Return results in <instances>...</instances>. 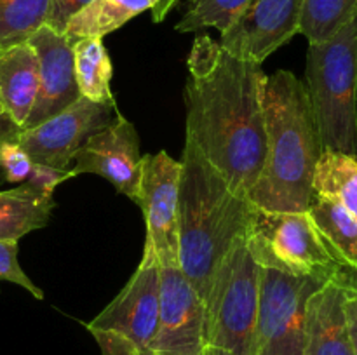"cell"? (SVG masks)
Segmentation results:
<instances>
[{
	"label": "cell",
	"mask_w": 357,
	"mask_h": 355,
	"mask_svg": "<svg viewBox=\"0 0 357 355\" xmlns=\"http://www.w3.org/2000/svg\"><path fill=\"white\" fill-rule=\"evenodd\" d=\"M187 139L241 197L250 195L265 162L261 65L199 35L187 58Z\"/></svg>",
	"instance_id": "1"
},
{
	"label": "cell",
	"mask_w": 357,
	"mask_h": 355,
	"mask_svg": "<svg viewBox=\"0 0 357 355\" xmlns=\"http://www.w3.org/2000/svg\"><path fill=\"white\" fill-rule=\"evenodd\" d=\"M264 113L265 162L248 200L265 211H307L323 146L305 84L288 70L267 75Z\"/></svg>",
	"instance_id": "2"
},
{
	"label": "cell",
	"mask_w": 357,
	"mask_h": 355,
	"mask_svg": "<svg viewBox=\"0 0 357 355\" xmlns=\"http://www.w3.org/2000/svg\"><path fill=\"white\" fill-rule=\"evenodd\" d=\"M180 164V268L206 303L220 265L234 244L246 235L255 205L237 195L188 139Z\"/></svg>",
	"instance_id": "3"
},
{
	"label": "cell",
	"mask_w": 357,
	"mask_h": 355,
	"mask_svg": "<svg viewBox=\"0 0 357 355\" xmlns=\"http://www.w3.org/2000/svg\"><path fill=\"white\" fill-rule=\"evenodd\" d=\"M303 84L323 150L357 157V14L328 40L309 42Z\"/></svg>",
	"instance_id": "4"
},
{
	"label": "cell",
	"mask_w": 357,
	"mask_h": 355,
	"mask_svg": "<svg viewBox=\"0 0 357 355\" xmlns=\"http://www.w3.org/2000/svg\"><path fill=\"white\" fill-rule=\"evenodd\" d=\"M260 265L241 237L213 278L206 298L202 355H253Z\"/></svg>",
	"instance_id": "5"
},
{
	"label": "cell",
	"mask_w": 357,
	"mask_h": 355,
	"mask_svg": "<svg viewBox=\"0 0 357 355\" xmlns=\"http://www.w3.org/2000/svg\"><path fill=\"white\" fill-rule=\"evenodd\" d=\"M246 246L260 267L274 268L295 277L330 281L345 268L317 232L309 212H251Z\"/></svg>",
	"instance_id": "6"
},
{
	"label": "cell",
	"mask_w": 357,
	"mask_h": 355,
	"mask_svg": "<svg viewBox=\"0 0 357 355\" xmlns=\"http://www.w3.org/2000/svg\"><path fill=\"white\" fill-rule=\"evenodd\" d=\"M159 322V261L143 249L142 261L122 291L86 324L101 355H146Z\"/></svg>",
	"instance_id": "7"
},
{
	"label": "cell",
	"mask_w": 357,
	"mask_h": 355,
	"mask_svg": "<svg viewBox=\"0 0 357 355\" xmlns=\"http://www.w3.org/2000/svg\"><path fill=\"white\" fill-rule=\"evenodd\" d=\"M324 282L260 267L253 355H303L307 301Z\"/></svg>",
	"instance_id": "8"
},
{
	"label": "cell",
	"mask_w": 357,
	"mask_h": 355,
	"mask_svg": "<svg viewBox=\"0 0 357 355\" xmlns=\"http://www.w3.org/2000/svg\"><path fill=\"white\" fill-rule=\"evenodd\" d=\"M181 164L166 150L142 159L136 204L145 216V249L155 254L159 265H180L178 239V184Z\"/></svg>",
	"instance_id": "9"
},
{
	"label": "cell",
	"mask_w": 357,
	"mask_h": 355,
	"mask_svg": "<svg viewBox=\"0 0 357 355\" xmlns=\"http://www.w3.org/2000/svg\"><path fill=\"white\" fill-rule=\"evenodd\" d=\"M119 113L115 101L94 103L79 100L54 117L35 127L23 129L17 143L33 164L68 169L80 146L100 129L107 127Z\"/></svg>",
	"instance_id": "10"
},
{
	"label": "cell",
	"mask_w": 357,
	"mask_h": 355,
	"mask_svg": "<svg viewBox=\"0 0 357 355\" xmlns=\"http://www.w3.org/2000/svg\"><path fill=\"white\" fill-rule=\"evenodd\" d=\"M206 303L180 265H159V322L150 352L202 355Z\"/></svg>",
	"instance_id": "11"
},
{
	"label": "cell",
	"mask_w": 357,
	"mask_h": 355,
	"mask_svg": "<svg viewBox=\"0 0 357 355\" xmlns=\"http://www.w3.org/2000/svg\"><path fill=\"white\" fill-rule=\"evenodd\" d=\"M302 0H251L218 44L232 56L261 65L300 33Z\"/></svg>",
	"instance_id": "12"
},
{
	"label": "cell",
	"mask_w": 357,
	"mask_h": 355,
	"mask_svg": "<svg viewBox=\"0 0 357 355\" xmlns=\"http://www.w3.org/2000/svg\"><path fill=\"white\" fill-rule=\"evenodd\" d=\"M142 159L138 131L124 115L117 113L107 127L94 132L80 146L72 173L73 176L98 174L110 181L119 194L136 202Z\"/></svg>",
	"instance_id": "13"
},
{
	"label": "cell",
	"mask_w": 357,
	"mask_h": 355,
	"mask_svg": "<svg viewBox=\"0 0 357 355\" xmlns=\"http://www.w3.org/2000/svg\"><path fill=\"white\" fill-rule=\"evenodd\" d=\"M28 44L38 59V90L24 129L35 127L68 108L80 97L73 72V42L65 33L44 24Z\"/></svg>",
	"instance_id": "14"
},
{
	"label": "cell",
	"mask_w": 357,
	"mask_h": 355,
	"mask_svg": "<svg viewBox=\"0 0 357 355\" xmlns=\"http://www.w3.org/2000/svg\"><path fill=\"white\" fill-rule=\"evenodd\" d=\"M345 271L324 282L310 294L305 310L303 355H352L345 315Z\"/></svg>",
	"instance_id": "15"
},
{
	"label": "cell",
	"mask_w": 357,
	"mask_h": 355,
	"mask_svg": "<svg viewBox=\"0 0 357 355\" xmlns=\"http://www.w3.org/2000/svg\"><path fill=\"white\" fill-rule=\"evenodd\" d=\"M38 90V59L28 42L0 51V101L24 129Z\"/></svg>",
	"instance_id": "16"
},
{
	"label": "cell",
	"mask_w": 357,
	"mask_h": 355,
	"mask_svg": "<svg viewBox=\"0 0 357 355\" xmlns=\"http://www.w3.org/2000/svg\"><path fill=\"white\" fill-rule=\"evenodd\" d=\"M52 209L54 198L44 197L26 183L0 191V240H20L33 230L44 228Z\"/></svg>",
	"instance_id": "17"
},
{
	"label": "cell",
	"mask_w": 357,
	"mask_h": 355,
	"mask_svg": "<svg viewBox=\"0 0 357 355\" xmlns=\"http://www.w3.org/2000/svg\"><path fill=\"white\" fill-rule=\"evenodd\" d=\"M307 212L338 263L357 271V219L354 216L338 202L319 195H314Z\"/></svg>",
	"instance_id": "18"
},
{
	"label": "cell",
	"mask_w": 357,
	"mask_h": 355,
	"mask_svg": "<svg viewBox=\"0 0 357 355\" xmlns=\"http://www.w3.org/2000/svg\"><path fill=\"white\" fill-rule=\"evenodd\" d=\"M159 2L160 0H91L68 21L65 35L72 42L87 37L103 38L124 26L132 17L152 10Z\"/></svg>",
	"instance_id": "19"
},
{
	"label": "cell",
	"mask_w": 357,
	"mask_h": 355,
	"mask_svg": "<svg viewBox=\"0 0 357 355\" xmlns=\"http://www.w3.org/2000/svg\"><path fill=\"white\" fill-rule=\"evenodd\" d=\"M73 49V72H75L77 87L82 97L94 103H112V66L110 54L103 44V38L87 37L79 38L72 44Z\"/></svg>",
	"instance_id": "20"
},
{
	"label": "cell",
	"mask_w": 357,
	"mask_h": 355,
	"mask_svg": "<svg viewBox=\"0 0 357 355\" xmlns=\"http://www.w3.org/2000/svg\"><path fill=\"white\" fill-rule=\"evenodd\" d=\"M312 191L338 202L357 219V157L323 150L314 173Z\"/></svg>",
	"instance_id": "21"
},
{
	"label": "cell",
	"mask_w": 357,
	"mask_h": 355,
	"mask_svg": "<svg viewBox=\"0 0 357 355\" xmlns=\"http://www.w3.org/2000/svg\"><path fill=\"white\" fill-rule=\"evenodd\" d=\"M357 14V0H302L300 33L323 42L347 26Z\"/></svg>",
	"instance_id": "22"
},
{
	"label": "cell",
	"mask_w": 357,
	"mask_h": 355,
	"mask_svg": "<svg viewBox=\"0 0 357 355\" xmlns=\"http://www.w3.org/2000/svg\"><path fill=\"white\" fill-rule=\"evenodd\" d=\"M49 0H0V51L26 42L47 23Z\"/></svg>",
	"instance_id": "23"
},
{
	"label": "cell",
	"mask_w": 357,
	"mask_h": 355,
	"mask_svg": "<svg viewBox=\"0 0 357 355\" xmlns=\"http://www.w3.org/2000/svg\"><path fill=\"white\" fill-rule=\"evenodd\" d=\"M250 2L251 0H188L183 17L174 28L180 33L216 28L222 35L236 23Z\"/></svg>",
	"instance_id": "24"
},
{
	"label": "cell",
	"mask_w": 357,
	"mask_h": 355,
	"mask_svg": "<svg viewBox=\"0 0 357 355\" xmlns=\"http://www.w3.org/2000/svg\"><path fill=\"white\" fill-rule=\"evenodd\" d=\"M0 282H13L26 289L33 298L44 299V292L24 274L17 261V240H0Z\"/></svg>",
	"instance_id": "25"
},
{
	"label": "cell",
	"mask_w": 357,
	"mask_h": 355,
	"mask_svg": "<svg viewBox=\"0 0 357 355\" xmlns=\"http://www.w3.org/2000/svg\"><path fill=\"white\" fill-rule=\"evenodd\" d=\"M0 169L9 183H24L33 169V162L20 143H6L0 148Z\"/></svg>",
	"instance_id": "26"
},
{
	"label": "cell",
	"mask_w": 357,
	"mask_h": 355,
	"mask_svg": "<svg viewBox=\"0 0 357 355\" xmlns=\"http://www.w3.org/2000/svg\"><path fill=\"white\" fill-rule=\"evenodd\" d=\"M73 176L72 169H56L51 166H42V164H33L30 176L24 183L35 191H38L44 197H52L56 188L63 183V181L70 180Z\"/></svg>",
	"instance_id": "27"
},
{
	"label": "cell",
	"mask_w": 357,
	"mask_h": 355,
	"mask_svg": "<svg viewBox=\"0 0 357 355\" xmlns=\"http://www.w3.org/2000/svg\"><path fill=\"white\" fill-rule=\"evenodd\" d=\"M89 2L91 0H49V14L45 24L59 33H65L68 21Z\"/></svg>",
	"instance_id": "28"
},
{
	"label": "cell",
	"mask_w": 357,
	"mask_h": 355,
	"mask_svg": "<svg viewBox=\"0 0 357 355\" xmlns=\"http://www.w3.org/2000/svg\"><path fill=\"white\" fill-rule=\"evenodd\" d=\"M345 315H347L352 355H357V282L352 278L347 282L345 289Z\"/></svg>",
	"instance_id": "29"
},
{
	"label": "cell",
	"mask_w": 357,
	"mask_h": 355,
	"mask_svg": "<svg viewBox=\"0 0 357 355\" xmlns=\"http://www.w3.org/2000/svg\"><path fill=\"white\" fill-rule=\"evenodd\" d=\"M21 132H23V129L14 122V118L10 117L9 111L3 108L2 101H0V148L6 143H16Z\"/></svg>",
	"instance_id": "30"
},
{
	"label": "cell",
	"mask_w": 357,
	"mask_h": 355,
	"mask_svg": "<svg viewBox=\"0 0 357 355\" xmlns=\"http://www.w3.org/2000/svg\"><path fill=\"white\" fill-rule=\"evenodd\" d=\"M176 3L178 0H160V2L152 9L153 23H162Z\"/></svg>",
	"instance_id": "31"
},
{
	"label": "cell",
	"mask_w": 357,
	"mask_h": 355,
	"mask_svg": "<svg viewBox=\"0 0 357 355\" xmlns=\"http://www.w3.org/2000/svg\"><path fill=\"white\" fill-rule=\"evenodd\" d=\"M146 355H159V354H152V352H149V354H146Z\"/></svg>",
	"instance_id": "32"
}]
</instances>
